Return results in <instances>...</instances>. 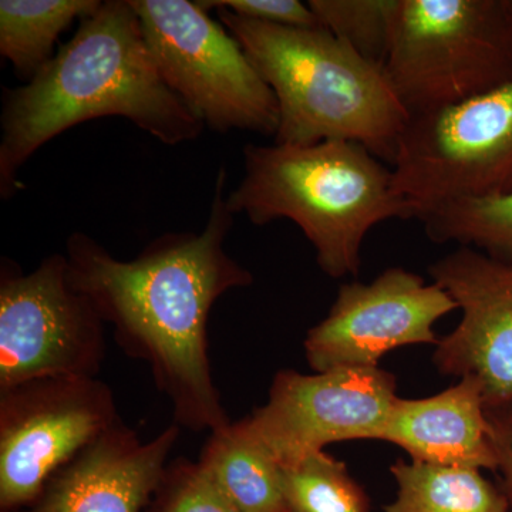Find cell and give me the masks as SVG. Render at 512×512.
<instances>
[{"mask_svg":"<svg viewBox=\"0 0 512 512\" xmlns=\"http://www.w3.org/2000/svg\"><path fill=\"white\" fill-rule=\"evenodd\" d=\"M417 220L436 244L454 242L512 264V191L443 202L421 211Z\"/></svg>","mask_w":512,"mask_h":512,"instance_id":"18","label":"cell"},{"mask_svg":"<svg viewBox=\"0 0 512 512\" xmlns=\"http://www.w3.org/2000/svg\"><path fill=\"white\" fill-rule=\"evenodd\" d=\"M100 0H2L0 55L29 83L52 60L53 49L74 20L93 15Z\"/></svg>","mask_w":512,"mask_h":512,"instance_id":"17","label":"cell"},{"mask_svg":"<svg viewBox=\"0 0 512 512\" xmlns=\"http://www.w3.org/2000/svg\"><path fill=\"white\" fill-rule=\"evenodd\" d=\"M217 12L275 94V144L353 141L393 164L410 116L384 67L367 62L323 28H285L227 9Z\"/></svg>","mask_w":512,"mask_h":512,"instance_id":"4","label":"cell"},{"mask_svg":"<svg viewBox=\"0 0 512 512\" xmlns=\"http://www.w3.org/2000/svg\"><path fill=\"white\" fill-rule=\"evenodd\" d=\"M379 441L402 447L419 463L497 471L483 386L474 376L426 399L397 397Z\"/></svg>","mask_w":512,"mask_h":512,"instance_id":"14","label":"cell"},{"mask_svg":"<svg viewBox=\"0 0 512 512\" xmlns=\"http://www.w3.org/2000/svg\"><path fill=\"white\" fill-rule=\"evenodd\" d=\"M104 359V320L66 255L46 256L28 275L2 259L0 390L40 377H97Z\"/></svg>","mask_w":512,"mask_h":512,"instance_id":"8","label":"cell"},{"mask_svg":"<svg viewBox=\"0 0 512 512\" xmlns=\"http://www.w3.org/2000/svg\"><path fill=\"white\" fill-rule=\"evenodd\" d=\"M456 309L439 285L399 266L389 268L372 284L340 286L328 316L306 335V359L313 372L377 367L392 350L437 345L434 325Z\"/></svg>","mask_w":512,"mask_h":512,"instance_id":"11","label":"cell"},{"mask_svg":"<svg viewBox=\"0 0 512 512\" xmlns=\"http://www.w3.org/2000/svg\"><path fill=\"white\" fill-rule=\"evenodd\" d=\"M396 389V376L379 366L279 370L268 402L247 417L249 429L279 466H293L329 444L379 440Z\"/></svg>","mask_w":512,"mask_h":512,"instance_id":"10","label":"cell"},{"mask_svg":"<svg viewBox=\"0 0 512 512\" xmlns=\"http://www.w3.org/2000/svg\"><path fill=\"white\" fill-rule=\"evenodd\" d=\"M120 420L113 390L99 377H40L0 390V512L32 503Z\"/></svg>","mask_w":512,"mask_h":512,"instance_id":"9","label":"cell"},{"mask_svg":"<svg viewBox=\"0 0 512 512\" xmlns=\"http://www.w3.org/2000/svg\"><path fill=\"white\" fill-rule=\"evenodd\" d=\"M291 512H370V498L343 461L326 451L281 467Z\"/></svg>","mask_w":512,"mask_h":512,"instance_id":"19","label":"cell"},{"mask_svg":"<svg viewBox=\"0 0 512 512\" xmlns=\"http://www.w3.org/2000/svg\"><path fill=\"white\" fill-rule=\"evenodd\" d=\"M490 423L491 441L497 456V471L508 508L512 512V403L485 409Z\"/></svg>","mask_w":512,"mask_h":512,"instance_id":"23","label":"cell"},{"mask_svg":"<svg viewBox=\"0 0 512 512\" xmlns=\"http://www.w3.org/2000/svg\"><path fill=\"white\" fill-rule=\"evenodd\" d=\"M429 275L457 303L463 318L437 343L441 375L474 376L485 409L512 403V264L460 247L429 266Z\"/></svg>","mask_w":512,"mask_h":512,"instance_id":"12","label":"cell"},{"mask_svg":"<svg viewBox=\"0 0 512 512\" xmlns=\"http://www.w3.org/2000/svg\"><path fill=\"white\" fill-rule=\"evenodd\" d=\"M320 26L366 59L384 67L399 0H309Z\"/></svg>","mask_w":512,"mask_h":512,"instance_id":"20","label":"cell"},{"mask_svg":"<svg viewBox=\"0 0 512 512\" xmlns=\"http://www.w3.org/2000/svg\"><path fill=\"white\" fill-rule=\"evenodd\" d=\"M205 10L227 9L241 16L285 28H322L308 3L299 0H197Z\"/></svg>","mask_w":512,"mask_h":512,"instance_id":"22","label":"cell"},{"mask_svg":"<svg viewBox=\"0 0 512 512\" xmlns=\"http://www.w3.org/2000/svg\"><path fill=\"white\" fill-rule=\"evenodd\" d=\"M397 192L421 211L512 191V83L410 117L392 164Z\"/></svg>","mask_w":512,"mask_h":512,"instance_id":"7","label":"cell"},{"mask_svg":"<svg viewBox=\"0 0 512 512\" xmlns=\"http://www.w3.org/2000/svg\"><path fill=\"white\" fill-rule=\"evenodd\" d=\"M171 424L143 441L123 420L56 471L35 500L16 512H143L180 439Z\"/></svg>","mask_w":512,"mask_h":512,"instance_id":"13","label":"cell"},{"mask_svg":"<svg viewBox=\"0 0 512 512\" xmlns=\"http://www.w3.org/2000/svg\"><path fill=\"white\" fill-rule=\"evenodd\" d=\"M124 117L165 146L197 140L204 123L165 84L130 0H104L25 86L3 89L0 195L47 141L77 124Z\"/></svg>","mask_w":512,"mask_h":512,"instance_id":"2","label":"cell"},{"mask_svg":"<svg viewBox=\"0 0 512 512\" xmlns=\"http://www.w3.org/2000/svg\"><path fill=\"white\" fill-rule=\"evenodd\" d=\"M384 72L410 117L507 86L510 0H399Z\"/></svg>","mask_w":512,"mask_h":512,"instance_id":"5","label":"cell"},{"mask_svg":"<svg viewBox=\"0 0 512 512\" xmlns=\"http://www.w3.org/2000/svg\"><path fill=\"white\" fill-rule=\"evenodd\" d=\"M130 3L165 84L205 127L275 137V94L221 22L190 0Z\"/></svg>","mask_w":512,"mask_h":512,"instance_id":"6","label":"cell"},{"mask_svg":"<svg viewBox=\"0 0 512 512\" xmlns=\"http://www.w3.org/2000/svg\"><path fill=\"white\" fill-rule=\"evenodd\" d=\"M227 183L222 165L201 232H167L131 261L114 258L83 232H73L66 244L73 281L113 326L124 353L150 367L173 406L174 423L191 431L231 423L212 377L208 319L222 295L254 282L225 249L235 217Z\"/></svg>","mask_w":512,"mask_h":512,"instance_id":"1","label":"cell"},{"mask_svg":"<svg viewBox=\"0 0 512 512\" xmlns=\"http://www.w3.org/2000/svg\"><path fill=\"white\" fill-rule=\"evenodd\" d=\"M241 512H291L281 466L249 429L247 417L211 431L197 461Z\"/></svg>","mask_w":512,"mask_h":512,"instance_id":"15","label":"cell"},{"mask_svg":"<svg viewBox=\"0 0 512 512\" xmlns=\"http://www.w3.org/2000/svg\"><path fill=\"white\" fill-rule=\"evenodd\" d=\"M511 12H512V0H510Z\"/></svg>","mask_w":512,"mask_h":512,"instance_id":"24","label":"cell"},{"mask_svg":"<svg viewBox=\"0 0 512 512\" xmlns=\"http://www.w3.org/2000/svg\"><path fill=\"white\" fill-rule=\"evenodd\" d=\"M390 473L397 495L383 512H510L503 490L481 470L406 463L399 458Z\"/></svg>","mask_w":512,"mask_h":512,"instance_id":"16","label":"cell"},{"mask_svg":"<svg viewBox=\"0 0 512 512\" xmlns=\"http://www.w3.org/2000/svg\"><path fill=\"white\" fill-rule=\"evenodd\" d=\"M228 207L256 227L295 222L333 279L356 276L370 229L393 218L412 220L416 208L397 192L392 167L353 141L313 146L244 148V175Z\"/></svg>","mask_w":512,"mask_h":512,"instance_id":"3","label":"cell"},{"mask_svg":"<svg viewBox=\"0 0 512 512\" xmlns=\"http://www.w3.org/2000/svg\"><path fill=\"white\" fill-rule=\"evenodd\" d=\"M147 512H241L218 490L200 464L187 458L171 461Z\"/></svg>","mask_w":512,"mask_h":512,"instance_id":"21","label":"cell"}]
</instances>
